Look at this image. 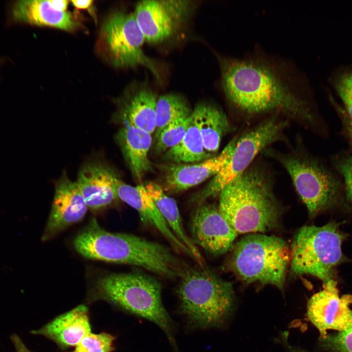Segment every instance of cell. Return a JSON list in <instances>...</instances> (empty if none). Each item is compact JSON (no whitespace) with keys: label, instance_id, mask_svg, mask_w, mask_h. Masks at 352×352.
I'll list each match as a JSON object with an SVG mask.
<instances>
[{"label":"cell","instance_id":"6da1fadb","mask_svg":"<svg viewBox=\"0 0 352 352\" xmlns=\"http://www.w3.org/2000/svg\"><path fill=\"white\" fill-rule=\"evenodd\" d=\"M283 63L262 55L221 59L222 87L228 102L246 114L278 112L313 122L310 86L301 83Z\"/></svg>","mask_w":352,"mask_h":352},{"label":"cell","instance_id":"7a4b0ae2","mask_svg":"<svg viewBox=\"0 0 352 352\" xmlns=\"http://www.w3.org/2000/svg\"><path fill=\"white\" fill-rule=\"evenodd\" d=\"M73 246L86 259L139 266L168 279L180 278L189 268L163 245L133 234L107 231L95 219L75 237Z\"/></svg>","mask_w":352,"mask_h":352},{"label":"cell","instance_id":"3957f363","mask_svg":"<svg viewBox=\"0 0 352 352\" xmlns=\"http://www.w3.org/2000/svg\"><path fill=\"white\" fill-rule=\"evenodd\" d=\"M219 196V211L238 234L263 233L277 226L280 208L265 169L250 166Z\"/></svg>","mask_w":352,"mask_h":352},{"label":"cell","instance_id":"277c9868","mask_svg":"<svg viewBox=\"0 0 352 352\" xmlns=\"http://www.w3.org/2000/svg\"><path fill=\"white\" fill-rule=\"evenodd\" d=\"M177 294L180 312L195 328L220 327L234 306L231 283L207 267H189L180 277Z\"/></svg>","mask_w":352,"mask_h":352},{"label":"cell","instance_id":"5b68a950","mask_svg":"<svg viewBox=\"0 0 352 352\" xmlns=\"http://www.w3.org/2000/svg\"><path fill=\"white\" fill-rule=\"evenodd\" d=\"M162 287L155 278L140 272L110 273L95 283L98 297L157 325L178 352L173 322L162 301Z\"/></svg>","mask_w":352,"mask_h":352},{"label":"cell","instance_id":"8992f818","mask_svg":"<svg viewBox=\"0 0 352 352\" xmlns=\"http://www.w3.org/2000/svg\"><path fill=\"white\" fill-rule=\"evenodd\" d=\"M232 250L228 266L242 281L284 289L291 259L290 250L284 240L250 233L240 240Z\"/></svg>","mask_w":352,"mask_h":352},{"label":"cell","instance_id":"52a82bcc","mask_svg":"<svg viewBox=\"0 0 352 352\" xmlns=\"http://www.w3.org/2000/svg\"><path fill=\"white\" fill-rule=\"evenodd\" d=\"M341 224L332 221L321 226L300 228L291 246L292 272L313 276L323 284L334 279L336 267L347 261L342 250L347 234L341 230Z\"/></svg>","mask_w":352,"mask_h":352},{"label":"cell","instance_id":"ba28073f","mask_svg":"<svg viewBox=\"0 0 352 352\" xmlns=\"http://www.w3.org/2000/svg\"><path fill=\"white\" fill-rule=\"evenodd\" d=\"M267 153L274 156L286 170L310 217L339 203V182L318 161L301 152L281 154L268 150Z\"/></svg>","mask_w":352,"mask_h":352},{"label":"cell","instance_id":"9c48e42d","mask_svg":"<svg viewBox=\"0 0 352 352\" xmlns=\"http://www.w3.org/2000/svg\"><path fill=\"white\" fill-rule=\"evenodd\" d=\"M145 42L133 14L117 11L111 13L103 22L98 48L102 57L115 67L143 66L159 78L156 64L143 50Z\"/></svg>","mask_w":352,"mask_h":352},{"label":"cell","instance_id":"30bf717a","mask_svg":"<svg viewBox=\"0 0 352 352\" xmlns=\"http://www.w3.org/2000/svg\"><path fill=\"white\" fill-rule=\"evenodd\" d=\"M287 126L286 120L273 116L262 122L237 138L227 163L214 176L208 184L198 194L193 201L198 205L210 198L219 196L221 191L245 171L256 155L273 143L284 138Z\"/></svg>","mask_w":352,"mask_h":352},{"label":"cell","instance_id":"8fae6325","mask_svg":"<svg viewBox=\"0 0 352 352\" xmlns=\"http://www.w3.org/2000/svg\"><path fill=\"white\" fill-rule=\"evenodd\" d=\"M192 1L181 0H144L133 13L145 42L165 41L179 30L192 11Z\"/></svg>","mask_w":352,"mask_h":352},{"label":"cell","instance_id":"7c38bea8","mask_svg":"<svg viewBox=\"0 0 352 352\" xmlns=\"http://www.w3.org/2000/svg\"><path fill=\"white\" fill-rule=\"evenodd\" d=\"M323 287L308 300L307 312L308 320L318 329L321 338L326 337L329 330L341 331L352 323V310L349 307L352 295L340 297L334 279L324 283Z\"/></svg>","mask_w":352,"mask_h":352},{"label":"cell","instance_id":"4fadbf2b","mask_svg":"<svg viewBox=\"0 0 352 352\" xmlns=\"http://www.w3.org/2000/svg\"><path fill=\"white\" fill-rule=\"evenodd\" d=\"M190 232L197 246L215 256L229 250L238 235L219 208L205 202L198 205L191 219Z\"/></svg>","mask_w":352,"mask_h":352},{"label":"cell","instance_id":"5bb4252c","mask_svg":"<svg viewBox=\"0 0 352 352\" xmlns=\"http://www.w3.org/2000/svg\"><path fill=\"white\" fill-rule=\"evenodd\" d=\"M88 207L76 181L64 174L56 182L50 212L41 239L48 241L81 221Z\"/></svg>","mask_w":352,"mask_h":352},{"label":"cell","instance_id":"9a60e30c","mask_svg":"<svg viewBox=\"0 0 352 352\" xmlns=\"http://www.w3.org/2000/svg\"><path fill=\"white\" fill-rule=\"evenodd\" d=\"M120 180L109 165L92 160L83 165L76 182L88 209L98 212L119 199L117 186Z\"/></svg>","mask_w":352,"mask_h":352},{"label":"cell","instance_id":"2e32d148","mask_svg":"<svg viewBox=\"0 0 352 352\" xmlns=\"http://www.w3.org/2000/svg\"><path fill=\"white\" fill-rule=\"evenodd\" d=\"M237 138L232 139L217 156L194 164H172L167 167L163 190L177 193L214 176L229 160Z\"/></svg>","mask_w":352,"mask_h":352},{"label":"cell","instance_id":"e0dca14e","mask_svg":"<svg viewBox=\"0 0 352 352\" xmlns=\"http://www.w3.org/2000/svg\"><path fill=\"white\" fill-rule=\"evenodd\" d=\"M117 194L121 199L138 212L142 222L160 233L177 252L194 260L190 250L174 234L144 185L132 186L120 180Z\"/></svg>","mask_w":352,"mask_h":352},{"label":"cell","instance_id":"ac0fdd59","mask_svg":"<svg viewBox=\"0 0 352 352\" xmlns=\"http://www.w3.org/2000/svg\"><path fill=\"white\" fill-rule=\"evenodd\" d=\"M157 98L149 88L134 87L116 101L113 121L122 126L131 125L152 134L155 131V108Z\"/></svg>","mask_w":352,"mask_h":352},{"label":"cell","instance_id":"d6986e66","mask_svg":"<svg viewBox=\"0 0 352 352\" xmlns=\"http://www.w3.org/2000/svg\"><path fill=\"white\" fill-rule=\"evenodd\" d=\"M68 2L66 0H19L12 7V16L19 22L72 31L78 23L67 11Z\"/></svg>","mask_w":352,"mask_h":352},{"label":"cell","instance_id":"ffe728a7","mask_svg":"<svg viewBox=\"0 0 352 352\" xmlns=\"http://www.w3.org/2000/svg\"><path fill=\"white\" fill-rule=\"evenodd\" d=\"M88 309L80 305L57 316L32 333L44 336L63 348L76 346L91 332Z\"/></svg>","mask_w":352,"mask_h":352},{"label":"cell","instance_id":"44dd1931","mask_svg":"<svg viewBox=\"0 0 352 352\" xmlns=\"http://www.w3.org/2000/svg\"><path fill=\"white\" fill-rule=\"evenodd\" d=\"M115 138L133 177L140 181L152 169L148 156L152 142L151 134L125 125L118 130Z\"/></svg>","mask_w":352,"mask_h":352},{"label":"cell","instance_id":"7402d4cb","mask_svg":"<svg viewBox=\"0 0 352 352\" xmlns=\"http://www.w3.org/2000/svg\"><path fill=\"white\" fill-rule=\"evenodd\" d=\"M146 189L176 237L191 252L198 266L207 267L198 248L188 235L183 225L182 219L176 201L168 196L163 188L154 182L145 185Z\"/></svg>","mask_w":352,"mask_h":352},{"label":"cell","instance_id":"603a6c76","mask_svg":"<svg viewBox=\"0 0 352 352\" xmlns=\"http://www.w3.org/2000/svg\"><path fill=\"white\" fill-rule=\"evenodd\" d=\"M192 117L200 132L205 150L210 154L216 152L222 137L232 129L226 114L218 107L200 104L192 110Z\"/></svg>","mask_w":352,"mask_h":352},{"label":"cell","instance_id":"cb8c5ba5","mask_svg":"<svg viewBox=\"0 0 352 352\" xmlns=\"http://www.w3.org/2000/svg\"><path fill=\"white\" fill-rule=\"evenodd\" d=\"M205 149L200 132L191 114L190 125L182 140L166 152L164 158L174 164L199 162L211 157Z\"/></svg>","mask_w":352,"mask_h":352},{"label":"cell","instance_id":"d4e9b609","mask_svg":"<svg viewBox=\"0 0 352 352\" xmlns=\"http://www.w3.org/2000/svg\"><path fill=\"white\" fill-rule=\"evenodd\" d=\"M183 98L174 94H166L157 98L155 108V136L173 121L189 117L192 113Z\"/></svg>","mask_w":352,"mask_h":352},{"label":"cell","instance_id":"484cf974","mask_svg":"<svg viewBox=\"0 0 352 352\" xmlns=\"http://www.w3.org/2000/svg\"><path fill=\"white\" fill-rule=\"evenodd\" d=\"M328 80L332 90L341 99L352 122V62L334 68Z\"/></svg>","mask_w":352,"mask_h":352},{"label":"cell","instance_id":"4316f807","mask_svg":"<svg viewBox=\"0 0 352 352\" xmlns=\"http://www.w3.org/2000/svg\"><path fill=\"white\" fill-rule=\"evenodd\" d=\"M191 121L189 117L178 118L169 124L155 136L157 153L166 152L176 146L183 138Z\"/></svg>","mask_w":352,"mask_h":352},{"label":"cell","instance_id":"83f0119b","mask_svg":"<svg viewBox=\"0 0 352 352\" xmlns=\"http://www.w3.org/2000/svg\"><path fill=\"white\" fill-rule=\"evenodd\" d=\"M114 337L112 335L102 332H91L85 336L71 352H112Z\"/></svg>","mask_w":352,"mask_h":352},{"label":"cell","instance_id":"f1b7e54d","mask_svg":"<svg viewBox=\"0 0 352 352\" xmlns=\"http://www.w3.org/2000/svg\"><path fill=\"white\" fill-rule=\"evenodd\" d=\"M322 344L338 352H352V323L346 330L335 335L321 338Z\"/></svg>","mask_w":352,"mask_h":352},{"label":"cell","instance_id":"f546056e","mask_svg":"<svg viewBox=\"0 0 352 352\" xmlns=\"http://www.w3.org/2000/svg\"><path fill=\"white\" fill-rule=\"evenodd\" d=\"M336 167L343 178L347 198L352 202V155L341 158L336 162Z\"/></svg>","mask_w":352,"mask_h":352},{"label":"cell","instance_id":"4dcf8cb0","mask_svg":"<svg viewBox=\"0 0 352 352\" xmlns=\"http://www.w3.org/2000/svg\"><path fill=\"white\" fill-rule=\"evenodd\" d=\"M287 333L285 332L282 335L281 337L283 344L287 348L289 352H309L301 348L291 345L287 341Z\"/></svg>","mask_w":352,"mask_h":352},{"label":"cell","instance_id":"1f68e13d","mask_svg":"<svg viewBox=\"0 0 352 352\" xmlns=\"http://www.w3.org/2000/svg\"><path fill=\"white\" fill-rule=\"evenodd\" d=\"M93 1L92 0H71L73 5L78 9H86L89 8L92 4Z\"/></svg>","mask_w":352,"mask_h":352},{"label":"cell","instance_id":"d6a6232c","mask_svg":"<svg viewBox=\"0 0 352 352\" xmlns=\"http://www.w3.org/2000/svg\"><path fill=\"white\" fill-rule=\"evenodd\" d=\"M349 136L351 141L352 145V122L350 125V126L349 127Z\"/></svg>","mask_w":352,"mask_h":352}]
</instances>
